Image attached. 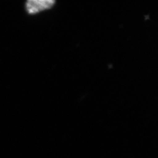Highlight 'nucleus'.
Listing matches in <instances>:
<instances>
[{"mask_svg": "<svg viewBox=\"0 0 158 158\" xmlns=\"http://www.w3.org/2000/svg\"><path fill=\"white\" fill-rule=\"evenodd\" d=\"M55 3L52 0H29L25 2V9L28 14L33 15L51 9Z\"/></svg>", "mask_w": 158, "mask_h": 158, "instance_id": "nucleus-1", "label": "nucleus"}]
</instances>
